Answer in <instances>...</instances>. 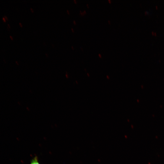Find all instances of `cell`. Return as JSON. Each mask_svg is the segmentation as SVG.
Segmentation results:
<instances>
[{
    "mask_svg": "<svg viewBox=\"0 0 164 164\" xmlns=\"http://www.w3.org/2000/svg\"><path fill=\"white\" fill-rule=\"evenodd\" d=\"M30 164H40L37 156H35L31 160Z\"/></svg>",
    "mask_w": 164,
    "mask_h": 164,
    "instance_id": "obj_1",
    "label": "cell"
},
{
    "mask_svg": "<svg viewBox=\"0 0 164 164\" xmlns=\"http://www.w3.org/2000/svg\"><path fill=\"white\" fill-rule=\"evenodd\" d=\"M2 20H3V22H5L6 21V20L5 19V18L4 17H3L2 18Z\"/></svg>",
    "mask_w": 164,
    "mask_h": 164,
    "instance_id": "obj_2",
    "label": "cell"
},
{
    "mask_svg": "<svg viewBox=\"0 0 164 164\" xmlns=\"http://www.w3.org/2000/svg\"><path fill=\"white\" fill-rule=\"evenodd\" d=\"M4 17L5 18V19L6 20H8V19L6 16H5Z\"/></svg>",
    "mask_w": 164,
    "mask_h": 164,
    "instance_id": "obj_3",
    "label": "cell"
},
{
    "mask_svg": "<svg viewBox=\"0 0 164 164\" xmlns=\"http://www.w3.org/2000/svg\"><path fill=\"white\" fill-rule=\"evenodd\" d=\"M19 25L21 27H22V26H23V25H22V24L21 23H20V22H19Z\"/></svg>",
    "mask_w": 164,
    "mask_h": 164,
    "instance_id": "obj_4",
    "label": "cell"
},
{
    "mask_svg": "<svg viewBox=\"0 0 164 164\" xmlns=\"http://www.w3.org/2000/svg\"><path fill=\"white\" fill-rule=\"evenodd\" d=\"M98 56L100 58H101V55L100 54H98Z\"/></svg>",
    "mask_w": 164,
    "mask_h": 164,
    "instance_id": "obj_5",
    "label": "cell"
},
{
    "mask_svg": "<svg viewBox=\"0 0 164 164\" xmlns=\"http://www.w3.org/2000/svg\"><path fill=\"white\" fill-rule=\"evenodd\" d=\"M30 9H31V11L32 12H34V10H33V9L32 8H30Z\"/></svg>",
    "mask_w": 164,
    "mask_h": 164,
    "instance_id": "obj_6",
    "label": "cell"
},
{
    "mask_svg": "<svg viewBox=\"0 0 164 164\" xmlns=\"http://www.w3.org/2000/svg\"><path fill=\"white\" fill-rule=\"evenodd\" d=\"M67 12L68 14H70L69 11L68 10H67Z\"/></svg>",
    "mask_w": 164,
    "mask_h": 164,
    "instance_id": "obj_7",
    "label": "cell"
},
{
    "mask_svg": "<svg viewBox=\"0 0 164 164\" xmlns=\"http://www.w3.org/2000/svg\"><path fill=\"white\" fill-rule=\"evenodd\" d=\"M73 23H74V24H76V21H75V20H74V21H73Z\"/></svg>",
    "mask_w": 164,
    "mask_h": 164,
    "instance_id": "obj_8",
    "label": "cell"
},
{
    "mask_svg": "<svg viewBox=\"0 0 164 164\" xmlns=\"http://www.w3.org/2000/svg\"><path fill=\"white\" fill-rule=\"evenodd\" d=\"M108 23H109V24H111V22H110V20H108Z\"/></svg>",
    "mask_w": 164,
    "mask_h": 164,
    "instance_id": "obj_9",
    "label": "cell"
},
{
    "mask_svg": "<svg viewBox=\"0 0 164 164\" xmlns=\"http://www.w3.org/2000/svg\"><path fill=\"white\" fill-rule=\"evenodd\" d=\"M108 2L109 3H111V0H108Z\"/></svg>",
    "mask_w": 164,
    "mask_h": 164,
    "instance_id": "obj_10",
    "label": "cell"
},
{
    "mask_svg": "<svg viewBox=\"0 0 164 164\" xmlns=\"http://www.w3.org/2000/svg\"><path fill=\"white\" fill-rule=\"evenodd\" d=\"M10 37L11 38V39L12 40H13V38H12V37L11 36H10Z\"/></svg>",
    "mask_w": 164,
    "mask_h": 164,
    "instance_id": "obj_11",
    "label": "cell"
},
{
    "mask_svg": "<svg viewBox=\"0 0 164 164\" xmlns=\"http://www.w3.org/2000/svg\"><path fill=\"white\" fill-rule=\"evenodd\" d=\"M86 6H87V7L88 8V7H89V5H88V4H86Z\"/></svg>",
    "mask_w": 164,
    "mask_h": 164,
    "instance_id": "obj_12",
    "label": "cell"
},
{
    "mask_svg": "<svg viewBox=\"0 0 164 164\" xmlns=\"http://www.w3.org/2000/svg\"><path fill=\"white\" fill-rule=\"evenodd\" d=\"M73 1H74V2H75V3H77V2L76 0H74Z\"/></svg>",
    "mask_w": 164,
    "mask_h": 164,
    "instance_id": "obj_13",
    "label": "cell"
},
{
    "mask_svg": "<svg viewBox=\"0 0 164 164\" xmlns=\"http://www.w3.org/2000/svg\"><path fill=\"white\" fill-rule=\"evenodd\" d=\"M71 30H72V32H74V30H73V28H71Z\"/></svg>",
    "mask_w": 164,
    "mask_h": 164,
    "instance_id": "obj_14",
    "label": "cell"
},
{
    "mask_svg": "<svg viewBox=\"0 0 164 164\" xmlns=\"http://www.w3.org/2000/svg\"><path fill=\"white\" fill-rule=\"evenodd\" d=\"M8 26H9V28H10V26H9V24H8Z\"/></svg>",
    "mask_w": 164,
    "mask_h": 164,
    "instance_id": "obj_15",
    "label": "cell"
},
{
    "mask_svg": "<svg viewBox=\"0 0 164 164\" xmlns=\"http://www.w3.org/2000/svg\"><path fill=\"white\" fill-rule=\"evenodd\" d=\"M71 47L72 48V49H73V50L74 49L73 48V46H71Z\"/></svg>",
    "mask_w": 164,
    "mask_h": 164,
    "instance_id": "obj_16",
    "label": "cell"
}]
</instances>
